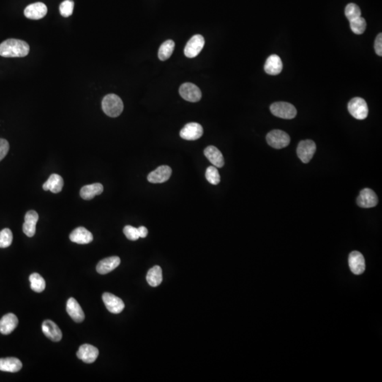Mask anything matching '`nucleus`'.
I'll return each mask as SVG.
<instances>
[{
    "mask_svg": "<svg viewBox=\"0 0 382 382\" xmlns=\"http://www.w3.org/2000/svg\"><path fill=\"white\" fill-rule=\"evenodd\" d=\"M29 50L27 42L19 39H8L0 44V55L4 58H23Z\"/></svg>",
    "mask_w": 382,
    "mask_h": 382,
    "instance_id": "1",
    "label": "nucleus"
},
{
    "mask_svg": "<svg viewBox=\"0 0 382 382\" xmlns=\"http://www.w3.org/2000/svg\"><path fill=\"white\" fill-rule=\"evenodd\" d=\"M123 103L119 96L114 94H108L103 99L102 109L107 116L116 118L122 113Z\"/></svg>",
    "mask_w": 382,
    "mask_h": 382,
    "instance_id": "2",
    "label": "nucleus"
},
{
    "mask_svg": "<svg viewBox=\"0 0 382 382\" xmlns=\"http://www.w3.org/2000/svg\"><path fill=\"white\" fill-rule=\"evenodd\" d=\"M348 109L352 116L358 120H364L368 116L367 102L362 98L355 97L348 103Z\"/></svg>",
    "mask_w": 382,
    "mask_h": 382,
    "instance_id": "3",
    "label": "nucleus"
},
{
    "mask_svg": "<svg viewBox=\"0 0 382 382\" xmlns=\"http://www.w3.org/2000/svg\"><path fill=\"white\" fill-rule=\"evenodd\" d=\"M275 116L283 119H293L297 116V110L293 104L287 102H276L270 107Z\"/></svg>",
    "mask_w": 382,
    "mask_h": 382,
    "instance_id": "4",
    "label": "nucleus"
},
{
    "mask_svg": "<svg viewBox=\"0 0 382 382\" xmlns=\"http://www.w3.org/2000/svg\"><path fill=\"white\" fill-rule=\"evenodd\" d=\"M267 143L275 149H282L288 146L290 137L284 131L274 130L271 131L266 136Z\"/></svg>",
    "mask_w": 382,
    "mask_h": 382,
    "instance_id": "5",
    "label": "nucleus"
},
{
    "mask_svg": "<svg viewBox=\"0 0 382 382\" xmlns=\"http://www.w3.org/2000/svg\"><path fill=\"white\" fill-rule=\"evenodd\" d=\"M317 150V146L314 141L311 140H302L298 145L297 153L298 157L304 164L309 163Z\"/></svg>",
    "mask_w": 382,
    "mask_h": 382,
    "instance_id": "6",
    "label": "nucleus"
},
{
    "mask_svg": "<svg viewBox=\"0 0 382 382\" xmlns=\"http://www.w3.org/2000/svg\"><path fill=\"white\" fill-rule=\"evenodd\" d=\"M205 39L201 35H195L188 41L184 48V54L187 58H195L203 50Z\"/></svg>",
    "mask_w": 382,
    "mask_h": 382,
    "instance_id": "7",
    "label": "nucleus"
},
{
    "mask_svg": "<svg viewBox=\"0 0 382 382\" xmlns=\"http://www.w3.org/2000/svg\"><path fill=\"white\" fill-rule=\"evenodd\" d=\"M179 94L183 99L190 102H198L202 97L201 91L198 86L189 82L180 86Z\"/></svg>",
    "mask_w": 382,
    "mask_h": 382,
    "instance_id": "8",
    "label": "nucleus"
},
{
    "mask_svg": "<svg viewBox=\"0 0 382 382\" xmlns=\"http://www.w3.org/2000/svg\"><path fill=\"white\" fill-rule=\"evenodd\" d=\"M203 128L197 123H188L180 132V136L186 140H196L203 136Z\"/></svg>",
    "mask_w": 382,
    "mask_h": 382,
    "instance_id": "9",
    "label": "nucleus"
},
{
    "mask_svg": "<svg viewBox=\"0 0 382 382\" xmlns=\"http://www.w3.org/2000/svg\"><path fill=\"white\" fill-rule=\"evenodd\" d=\"M103 301L110 313L119 314L123 312L125 304L121 298L111 293H106L103 295Z\"/></svg>",
    "mask_w": 382,
    "mask_h": 382,
    "instance_id": "10",
    "label": "nucleus"
},
{
    "mask_svg": "<svg viewBox=\"0 0 382 382\" xmlns=\"http://www.w3.org/2000/svg\"><path fill=\"white\" fill-rule=\"evenodd\" d=\"M99 351L97 348L89 344H84L79 348L77 356L84 362L91 364L95 362L99 356Z\"/></svg>",
    "mask_w": 382,
    "mask_h": 382,
    "instance_id": "11",
    "label": "nucleus"
},
{
    "mask_svg": "<svg viewBox=\"0 0 382 382\" xmlns=\"http://www.w3.org/2000/svg\"><path fill=\"white\" fill-rule=\"evenodd\" d=\"M357 203L361 208H374L378 204V198L372 189H364L360 192L359 196L357 199Z\"/></svg>",
    "mask_w": 382,
    "mask_h": 382,
    "instance_id": "12",
    "label": "nucleus"
},
{
    "mask_svg": "<svg viewBox=\"0 0 382 382\" xmlns=\"http://www.w3.org/2000/svg\"><path fill=\"white\" fill-rule=\"evenodd\" d=\"M171 173V169L169 166H161L148 175V180L151 184H162L170 179Z\"/></svg>",
    "mask_w": 382,
    "mask_h": 382,
    "instance_id": "13",
    "label": "nucleus"
},
{
    "mask_svg": "<svg viewBox=\"0 0 382 382\" xmlns=\"http://www.w3.org/2000/svg\"><path fill=\"white\" fill-rule=\"evenodd\" d=\"M350 271L355 275H361L365 271V261L361 253L353 252L350 253L348 258Z\"/></svg>",
    "mask_w": 382,
    "mask_h": 382,
    "instance_id": "14",
    "label": "nucleus"
},
{
    "mask_svg": "<svg viewBox=\"0 0 382 382\" xmlns=\"http://www.w3.org/2000/svg\"><path fill=\"white\" fill-rule=\"evenodd\" d=\"M48 9L42 2H36L30 4L24 9L25 17L30 20H38L43 18L46 15Z\"/></svg>",
    "mask_w": 382,
    "mask_h": 382,
    "instance_id": "15",
    "label": "nucleus"
},
{
    "mask_svg": "<svg viewBox=\"0 0 382 382\" xmlns=\"http://www.w3.org/2000/svg\"><path fill=\"white\" fill-rule=\"evenodd\" d=\"M42 331L46 337L52 341H61L63 334L61 330L55 322L45 320L42 324Z\"/></svg>",
    "mask_w": 382,
    "mask_h": 382,
    "instance_id": "16",
    "label": "nucleus"
},
{
    "mask_svg": "<svg viewBox=\"0 0 382 382\" xmlns=\"http://www.w3.org/2000/svg\"><path fill=\"white\" fill-rule=\"evenodd\" d=\"M69 239L78 244H87L94 239L92 233L83 227H77L69 235Z\"/></svg>",
    "mask_w": 382,
    "mask_h": 382,
    "instance_id": "17",
    "label": "nucleus"
},
{
    "mask_svg": "<svg viewBox=\"0 0 382 382\" xmlns=\"http://www.w3.org/2000/svg\"><path fill=\"white\" fill-rule=\"evenodd\" d=\"M23 225V232L28 237H33L36 233V224L39 221V214L34 211L26 212Z\"/></svg>",
    "mask_w": 382,
    "mask_h": 382,
    "instance_id": "18",
    "label": "nucleus"
},
{
    "mask_svg": "<svg viewBox=\"0 0 382 382\" xmlns=\"http://www.w3.org/2000/svg\"><path fill=\"white\" fill-rule=\"evenodd\" d=\"M18 318L15 314H6L0 319V333L4 335L10 334L18 326Z\"/></svg>",
    "mask_w": 382,
    "mask_h": 382,
    "instance_id": "19",
    "label": "nucleus"
},
{
    "mask_svg": "<svg viewBox=\"0 0 382 382\" xmlns=\"http://www.w3.org/2000/svg\"><path fill=\"white\" fill-rule=\"evenodd\" d=\"M121 263V259L118 256H111L104 258L99 261L96 266V271L99 274L105 275L116 269Z\"/></svg>",
    "mask_w": 382,
    "mask_h": 382,
    "instance_id": "20",
    "label": "nucleus"
},
{
    "mask_svg": "<svg viewBox=\"0 0 382 382\" xmlns=\"http://www.w3.org/2000/svg\"><path fill=\"white\" fill-rule=\"evenodd\" d=\"M282 62L277 55H271L268 57L265 64V72L268 75L276 76L279 75L282 70Z\"/></svg>",
    "mask_w": 382,
    "mask_h": 382,
    "instance_id": "21",
    "label": "nucleus"
},
{
    "mask_svg": "<svg viewBox=\"0 0 382 382\" xmlns=\"http://www.w3.org/2000/svg\"><path fill=\"white\" fill-rule=\"evenodd\" d=\"M67 312L69 317L77 323H81L85 320V315L81 306L74 298H69L67 300Z\"/></svg>",
    "mask_w": 382,
    "mask_h": 382,
    "instance_id": "22",
    "label": "nucleus"
},
{
    "mask_svg": "<svg viewBox=\"0 0 382 382\" xmlns=\"http://www.w3.org/2000/svg\"><path fill=\"white\" fill-rule=\"evenodd\" d=\"M204 154L207 159L217 168H222L225 164V159L221 151L214 146L205 148Z\"/></svg>",
    "mask_w": 382,
    "mask_h": 382,
    "instance_id": "23",
    "label": "nucleus"
},
{
    "mask_svg": "<svg viewBox=\"0 0 382 382\" xmlns=\"http://www.w3.org/2000/svg\"><path fill=\"white\" fill-rule=\"evenodd\" d=\"M64 186V181L60 175L53 173L49 177L48 181L42 185L44 191H50L53 193L61 192Z\"/></svg>",
    "mask_w": 382,
    "mask_h": 382,
    "instance_id": "24",
    "label": "nucleus"
},
{
    "mask_svg": "<svg viewBox=\"0 0 382 382\" xmlns=\"http://www.w3.org/2000/svg\"><path fill=\"white\" fill-rule=\"evenodd\" d=\"M22 368V363L16 358H0V370L2 372H19Z\"/></svg>",
    "mask_w": 382,
    "mask_h": 382,
    "instance_id": "25",
    "label": "nucleus"
},
{
    "mask_svg": "<svg viewBox=\"0 0 382 382\" xmlns=\"http://www.w3.org/2000/svg\"><path fill=\"white\" fill-rule=\"evenodd\" d=\"M104 191V186L102 184L96 183L84 186L80 191V195L84 200H91L96 195H100Z\"/></svg>",
    "mask_w": 382,
    "mask_h": 382,
    "instance_id": "26",
    "label": "nucleus"
},
{
    "mask_svg": "<svg viewBox=\"0 0 382 382\" xmlns=\"http://www.w3.org/2000/svg\"><path fill=\"white\" fill-rule=\"evenodd\" d=\"M146 277L147 281L150 286L154 287L159 286L163 280L162 268L159 266L153 267L148 271Z\"/></svg>",
    "mask_w": 382,
    "mask_h": 382,
    "instance_id": "27",
    "label": "nucleus"
},
{
    "mask_svg": "<svg viewBox=\"0 0 382 382\" xmlns=\"http://www.w3.org/2000/svg\"><path fill=\"white\" fill-rule=\"evenodd\" d=\"M175 48V42L172 40L166 41L159 48L158 56L159 60L165 61L171 56Z\"/></svg>",
    "mask_w": 382,
    "mask_h": 382,
    "instance_id": "28",
    "label": "nucleus"
},
{
    "mask_svg": "<svg viewBox=\"0 0 382 382\" xmlns=\"http://www.w3.org/2000/svg\"><path fill=\"white\" fill-rule=\"evenodd\" d=\"M31 288L36 293H40L45 289V281L39 273H34L29 277Z\"/></svg>",
    "mask_w": 382,
    "mask_h": 382,
    "instance_id": "29",
    "label": "nucleus"
},
{
    "mask_svg": "<svg viewBox=\"0 0 382 382\" xmlns=\"http://www.w3.org/2000/svg\"><path fill=\"white\" fill-rule=\"evenodd\" d=\"M350 29L354 34L361 35L365 31L366 28H367V23L364 18L360 17L355 20L350 21Z\"/></svg>",
    "mask_w": 382,
    "mask_h": 382,
    "instance_id": "30",
    "label": "nucleus"
},
{
    "mask_svg": "<svg viewBox=\"0 0 382 382\" xmlns=\"http://www.w3.org/2000/svg\"><path fill=\"white\" fill-rule=\"evenodd\" d=\"M205 177L208 182L212 185H217L220 182V175L218 170L214 166H211L207 169L205 172Z\"/></svg>",
    "mask_w": 382,
    "mask_h": 382,
    "instance_id": "31",
    "label": "nucleus"
},
{
    "mask_svg": "<svg viewBox=\"0 0 382 382\" xmlns=\"http://www.w3.org/2000/svg\"><path fill=\"white\" fill-rule=\"evenodd\" d=\"M13 234L9 229H4L0 232V248L5 249L12 244Z\"/></svg>",
    "mask_w": 382,
    "mask_h": 382,
    "instance_id": "32",
    "label": "nucleus"
},
{
    "mask_svg": "<svg viewBox=\"0 0 382 382\" xmlns=\"http://www.w3.org/2000/svg\"><path fill=\"white\" fill-rule=\"evenodd\" d=\"M345 14L350 21L355 20L358 17H361V10L357 4L354 3H350L345 7Z\"/></svg>",
    "mask_w": 382,
    "mask_h": 382,
    "instance_id": "33",
    "label": "nucleus"
},
{
    "mask_svg": "<svg viewBox=\"0 0 382 382\" xmlns=\"http://www.w3.org/2000/svg\"><path fill=\"white\" fill-rule=\"evenodd\" d=\"M75 3L72 0H65L61 3L60 6V12L61 15L64 17H69L73 12Z\"/></svg>",
    "mask_w": 382,
    "mask_h": 382,
    "instance_id": "34",
    "label": "nucleus"
},
{
    "mask_svg": "<svg viewBox=\"0 0 382 382\" xmlns=\"http://www.w3.org/2000/svg\"><path fill=\"white\" fill-rule=\"evenodd\" d=\"M123 232H124L125 235L126 237L131 241H136L140 238L139 236V232L137 228L132 227L130 225H127L123 229Z\"/></svg>",
    "mask_w": 382,
    "mask_h": 382,
    "instance_id": "35",
    "label": "nucleus"
},
{
    "mask_svg": "<svg viewBox=\"0 0 382 382\" xmlns=\"http://www.w3.org/2000/svg\"><path fill=\"white\" fill-rule=\"evenodd\" d=\"M9 150V144L7 140L0 139V162L6 157Z\"/></svg>",
    "mask_w": 382,
    "mask_h": 382,
    "instance_id": "36",
    "label": "nucleus"
},
{
    "mask_svg": "<svg viewBox=\"0 0 382 382\" xmlns=\"http://www.w3.org/2000/svg\"><path fill=\"white\" fill-rule=\"evenodd\" d=\"M375 50L376 53L379 55V56H382V34H380L376 38L375 43Z\"/></svg>",
    "mask_w": 382,
    "mask_h": 382,
    "instance_id": "37",
    "label": "nucleus"
},
{
    "mask_svg": "<svg viewBox=\"0 0 382 382\" xmlns=\"http://www.w3.org/2000/svg\"><path fill=\"white\" fill-rule=\"evenodd\" d=\"M137 230H138L139 236H140V238H145L147 236H148V230L146 227H143V226H141V227L137 228Z\"/></svg>",
    "mask_w": 382,
    "mask_h": 382,
    "instance_id": "38",
    "label": "nucleus"
}]
</instances>
